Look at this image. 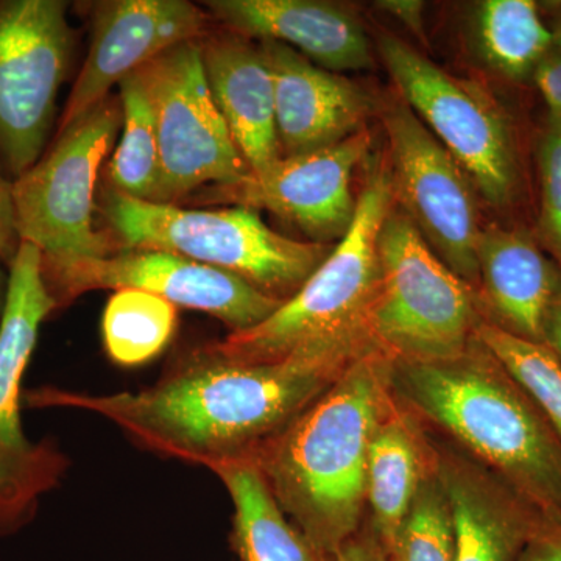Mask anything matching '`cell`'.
Instances as JSON below:
<instances>
[{
  "label": "cell",
  "mask_w": 561,
  "mask_h": 561,
  "mask_svg": "<svg viewBox=\"0 0 561 561\" xmlns=\"http://www.w3.org/2000/svg\"><path fill=\"white\" fill-rule=\"evenodd\" d=\"M371 350L375 346L364 343L309 346L280 360L242 364L203 346L154 386L135 393L44 389L27 398L44 408L95 413L149 451L210 470L251 459L351 362Z\"/></svg>",
  "instance_id": "6da1fadb"
},
{
  "label": "cell",
  "mask_w": 561,
  "mask_h": 561,
  "mask_svg": "<svg viewBox=\"0 0 561 561\" xmlns=\"http://www.w3.org/2000/svg\"><path fill=\"white\" fill-rule=\"evenodd\" d=\"M391 373L382 351L362 354L251 457L287 518L328 560L359 534L370 443L397 400Z\"/></svg>",
  "instance_id": "7a4b0ae2"
},
{
  "label": "cell",
  "mask_w": 561,
  "mask_h": 561,
  "mask_svg": "<svg viewBox=\"0 0 561 561\" xmlns=\"http://www.w3.org/2000/svg\"><path fill=\"white\" fill-rule=\"evenodd\" d=\"M394 397L561 526V438L522 383L479 342L435 362L393 360Z\"/></svg>",
  "instance_id": "3957f363"
},
{
  "label": "cell",
  "mask_w": 561,
  "mask_h": 561,
  "mask_svg": "<svg viewBox=\"0 0 561 561\" xmlns=\"http://www.w3.org/2000/svg\"><path fill=\"white\" fill-rule=\"evenodd\" d=\"M393 202L390 171L376 168L357 197L348 231L300 289L257 327L231 332L205 348L224 359L262 364L309 346L373 345L368 317L381 284L379 232Z\"/></svg>",
  "instance_id": "277c9868"
},
{
  "label": "cell",
  "mask_w": 561,
  "mask_h": 561,
  "mask_svg": "<svg viewBox=\"0 0 561 561\" xmlns=\"http://www.w3.org/2000/svg\"><path fill=\"white\" fill-rule=\"evenodd\" d=\"M101 213L121 249L162 250L241 276L287 300L327 260L332 247L273 231L245 206L187 209L128 197L106 183Z\"/></svg>",
  "instance_id": "5b68a950"
},
{
  "label": "cell",
  "mask_w": 561,
  "mask_h": 561,
  "mask_svg": "<svg viewBox=\"0 0 561 561\" xmlns=\"http://www.w3.org/2000/svg\"><path fill=\"white\" fill-rule=\"evenodd\" d=\"M381 284L368 317L373 345L397 362L459 356L474 341L481 298L391 209L378 241Z\"/></svg>",
  "instance_id": "8992f818"
},
{
  "label": "cell",
  "mask_w": 561,
  "mask_h": 561,
  "mask_svg": "<svg viewBox=\"0 0 561 561\" xmlns=\"http://www.w3.org/2000/svg\"><path fill=\"white\" fill-rule=\"evenodd\" d=\"M122 125L121 99L108 95L66 127L43 157L13 181L22 242L41 251V271L113 254L116 245L95 230L99 169Z\"/></svg>",
  "instance_id": "52a82bcc"
},
{
  "label": "cell",
  "mask_w": 561,
  "mask_h": 561,
  "mask_svg": "<svg viewBox=\"0 0 561 561\" xmlns=\"http://www.w3.org/2000/svg\"><path fill=\"white\" fill-rule=\"evenodd\" d=\"M379 50L405 103L482 197L494 208L513 205L522 190L518 144L511 117L493 95L393 36H383Z\"/></svg>",
  "instance_id": "ba28073f"
},
{
  "label": "cell",
  "mask_w": 561,
  "mask_h": 561,
  "mask_svg": "<svg viewBox=\"0 0 561 561\" xmlns=\"http://www.w3.org/2000/svg\"><path fill=\"white\" fill-rule=\"evenodd\" d=\"M58 306L41 271V251L21 242L10 268L0 319V535L32 522L39 500L61 481L65 457L49 443L28 440L22 427V382L43 321Z\"/></svg>",
  "instance_id": "9c48e42d"
},
{
  "label": "cell",
  "mask_w": 561,
  "mask_h": 561,
  "mask_svg": "<svg viewBox=\"0 0 561 561\" xmlns=\"http://www.w3.org/2000/svg\"><path fill=\"white\" fill-rule=\"evenodd\" d=\"M138 73L157 121L160 181L154 203L179 205L206 184L234 186L250 175L210 92L202 41L162 51Z\"/></svg>",
  "instance_id": "30bf717a"
},
{
  "label": "cell",
  "mask_w": 561,
  "mask_h": 561,
  "mask_svg": "<svg viewBox=\"0 0 561 561\" xmlns=\"http://www.w3.org/2000/svg\"><path fill=\"white\" fill-rule=\"evenodd\" d=\"M72 51L68 2L0 0V168L11 181L46 151Z\"/></svg>",
  "instance_id": "8fae6325"
},
{
  "label": "cell",
  "mask_w": 561,
  "mask_h": 561,
  "mask_svg": "<svg viewBox=\"0 0 561 561\" xmlns=\"http://www.w3.org/2000/svg\"><path fill=\"white\" fill-rule=\"evenodd\" d=\"M43 278L58 309L91 290L139 289L176 308L209 313L231 332L257 327L284 302L234 273L162 250L119 249L99 260L57 265Z\"/></svg>",
  "instance_id": "7c38bea8"
},
{
  "label": "cell",
  "mask_w": 561,
  "mask_h": 561,
  "mask_svg": "<svg viewBox=\"0 0 561 561\" xmlns=\"http://www.w3.org/2000/svg\"><path fill=\"white\" fill-rule=\"evenodd\" d=\"M394 201H400L431 249L465 283L478 284V206L467 173L408 105L383 117Z\"/></svg>",
  "instance_id": "4fadbf2b"
},
{
  "label": "cell",
  "mask_w": 561,
  "mask_h": 561,
  "mask_svg": "<svg viewBox=\"0 0 561 561\" xmlns=\"http://www.w3.org/2000/svg\"><path fill=\"white\" fill-rule=\"evenodd\" d=\"M370 149V133L360 130L327 149L279 158L242 183L210 187L202 197L271 210L319 242L341 239L356 213L353 175Z\"/></svg>",
  "instance_id": "5bb4252c"
},
{
  "label": "cell",
  "mask_w": 561,
  "mask_h": 561,
  "mask_svg": "<svg viewBox=\"0 0 561 561\" xmlns=\"http://www.w3.org/2000/svg\"><path fill=\"white\" fill-rule=\"evenodd\" d=\"M208 11L187 0H105L92 11L90 54L61 114L60 128L108 98L111 88L162 51L210 35Z\"/></svg>",
  "instance_id": "9a60e30c"
},
{
  "label": "cell",
  "mask_w": 561,
  "mask_h": 561,
  "mask_svg": "<svg viewBox=\"0 0 561 561\" xmlns=\"http://www.w3.org/2000/svg\"><path fill=\"white\" fill-rule=\"evenodd\" d=\"M261 49L275 84L276 130L284 158L327 149L362 130L371 102L357 84L284 44L262 41Z\"/></svg>",
  "instance_id": "2e32d148"
},
{
  "label": "cell",
  "mask_w": 561,
  "mask_h": 561,
  "mask_svg": "<svg viewBox=\"0 0 561 561\" xmlns=\"http://www.w3.org/2000/svg\"><path fill=\"white\" fill-rule=\"evenodd\" d=\"M210 18L243 38L290 47L320 68L359 70L371 65L370 43L348 10L317 0H210Z\"/></svg>",
  "instance_id": "e0dca14e"
},
{
  "label": "cell",
  "mask_w": 561,
  "mask_h": 561,
  "mask_svg": "<svg viewBox=\"0 0 561 561\" xmlns=\"http://www.w3.org/2000/svg\"><path fill=\"white\" fill-rule=\"evenodd\" d=\"M479 287L491 323L516 337L548 345V324L561 290V268L537 236L491 227L478 241Z\"/></svg>",
  "instance_id": "ac0fdd59"
},
{
  "label": "cell",
  "mask_w": 561,
  "mask_h": 561,
  "mask_svg": "<svg viewBox=\"0 0 561 561\" xmlns=\"http://www.w3.org/2000/svg\"><path fill=\"white\" fill-rule=\"evenodd\" d=\"M437 456L456 526L454 561L518 560L527 542L549 524L472 457L449 449H437Z\"/></svg>",
  "instance_id": "d6986e66"
},
{
  "label": "cell",
  "mask_w": 561,
  "mask_h": 561,
  "mask_svg": "<svg viewBox=\"0 0 561 561\" xmlns=\"http://www.w3.org/2000/svg\"><path fill=\"white\" fill-rule=\"evenodd\" d=\"M202 50L210 92L239 153L250 173L265 171L283 154L276 130L275 84L264 51L236 33H210L202 39Z\"/></svg>",
  "instance_id": "ffe728a7"
},
{
  "label": "cell",
  "mask_w": 561,
  "mask_h": 561,
  "mask_svg": "<svg viewBox=\"0 0 561 561\" xmlns=\"http://www.w3.org/2000/svg\"><path fill=\"white\" fill-rule=\"evenodd\" d=\"M419 420L394 400L376 427L368 451L371 530L389 556L421 483L437 470V448L426 440Z\"/></svg>",
  "instance_id": "44dd1931"
},
{
  "label": "cell",
  "mask_w": 561,
  "mask_h": 561,
  "mask_svg": "<svg viewBox=\"0 0 561 561\" xmlns=\"http://www.w3.org/2000/svg\"><path fill=\"white\" fill-rule=\"evenodd\" d=\"M234 507V548L242 561H332L287 518L253 459L210 468Z\"/></svg>",
  "instance_id": "7402d4cb"
},
{
  "label": "cell",
  "mask_w": 561,
  "mask_h": 561,
  "mask_svg": "<svg viewBox=\"0 0 561 561\" xmlns=\"http://www.w3.org/2000/svg\"><path fill=\"white\" fill-rule=\"evenodd\" d=\"M476 27L485 61L512 81L531 79L553 49L552 31L531 0H486L479 7Z\"/></svg>",
  "instance_id": "603a6c76"
},
{
  "label": "cell",
  "mask_w": 561,
  "mask_h": 561,
  "mask_svg": "<svg viewBox=\"0 0 561 561\" xmlns=\"http://www.w3.org/2000/svg\"><path fill=\"white\" fill-rule=\"evenodd\" d=\"M122 135L108 165V184L139 201L153 202L160 181V149L153 106L138 70L119 84Z\"/></svg>",
  "instance_id": "cb8c5ba5"
},
{
  "label": "cell",
  "mask_w": 561,
  "mask_h": 561,
  "mask_svg": "<svg viewBox=\"0 0 561 561\" xmlns=\"http://www.w3.org/2000/svg\"><path fill=\"white\" fill-rule=\"evenodd\" d=\"M176 306L139 289H121L106 302L102 334L111 359L122 367L146 364L169 345Z\"/></svg>",
  "instance_id": "d4e9b609"
},
{
  "label": "cell",
  "mask_w": 561,
  "mask_h": 561,
  "mask_svg": "<svg viewBox=\"0 0 561 561\" xmlns=\"http://www.w3.org/2000/svg\"><path fill=\"white\" fill-rule=\"evenodd\" d=\"M476 337L522 383L561 438V362L551 346L524 341L486 319Z\"/></svg>",
  "instance_id": "484cf974"
},
{
  "label": "cell",
  "mask_w": 561,
  "mask_h": 561,
  "mask_svg": "<svg viewBox=\"0 0 561 561\" xmlns=\"http://www.w3.org/2000/svg\"><path fill=\"white\" fill-rule=\"evenodd\" d=\"M394 561H454L456 526L451 502L440 474L431 472L421 483L390 552Z\"/></svg>",
  "instance_id": "4316f807"
},
{
  "label": "cell",
  "mask_w": 561,
  "mask_h": 561,
  "mask_svg": "<svg viewBox=\"0 0 561 561\" xmlns=\"http://www.w3.org/2000/svg\"><path fill=\"white\" fill-rule=\"evenodd\" d=\"M540 216L537 239L561 268V124L546 127L538 147Z\"/></svg>",
  "instance_id": "83f0119b"
},
{
  "label": "cell",
  "mask_w": 561,
  "mask_h": 561,
  "mask_svg": "<svg viewBox=\"0 0 561 561\" xmlns=\"http://www.w3.org/2000/svg\"><path fill=\"white\" fill-rule=\"evenodd\" d=\"M14 214L13 181L0 168V319L9 290L10 268L21 245Z\"/></svg>",
  "instance_id": "f1b7e54d"
},
{
  "label": "cell",
  "mask_w": 561,
  "mask_h": 561,
  "mask_svg": "<svg viewBox=\"0 0 561 561\" xmlns=\"http://www.w3.org/2000/svg\"><path fill=\"white\" fill-rule=\"evenodd\" d=\"M531 79L548 108V124H561V51L556 46L542 58Z\"/></svg>",
  "instance_id": "f546056e"
},
{
  "label": "cell",
  "mask_w": 561,
  "mask_h": 561,
  "mask_svg": "<svg viewBox=\"0 0 561 561\" xmlns=\"http://www.w3.org/2000/svg\"><path fill=\"white\" fill-rule=\"evenodd\" d=\"M516 561H561V526L542 527Z\"/></svg>",
  "instance_id": "4dcf8cb0"
},
{
  "label": "cell",
  "mask_w": 561,
  "mask_h": 561,
  "mask_svg": "<svg viewBox=\"0 0 561 561\" xmlns=\"http://www.w3.org/2000/svg\"><path fill=\"white\" fill-rule=\"evenodd\" d=\"M332 561H390L389 552L383 548L373 530L357 534L346 542Z\"/></svg>",
  "instance_id": "1f68e13d"
},
{
  "label": "cell",
  "mask_w": 561,
  "mask_h": 561,
  "mask_svg": "<svg viewBox=\"0 0 561 561\" xmlns=\"http://www.w3.org/2000/svg\"><path fill=\"white\" fill-rule=\"evenodd\" d=\"M381 5L415 33H423V3L394 0V2H382Z\"/></svg>",
  "instance_id": "d6a6232c"
},
{
  "label": "cell",
  "mask_w": 561,
  "mask_h": 561,
  "mask_svg": "<svg viewBox=\"0 0 561 561\" xmlns=\"http://www.w3.org/2000/svg\"><path fill=\"white\" fill-rule=\"evenodd\" d=\"M548 346H551L561 362V290L556 305H553L551 319H549Z\"/></svg>",
  "instance_id": "836d02e7"
},
{
  "label": "cell",
  "mask_w": 561,
  "mask_h": 561,
  "mask_svg": "<svg viewBox=\"0 0 561 561\" xmlns=\"http://www.w3.org/2000/svg\"><path fill=\"white\" fill-rule=\"evenodd\" d=\"M553 46L561 51V14L557 18L556 27L552 28Z\"/></svg>",
  "instance_id": "e575fe53"
},
{
  "label": "cell",
  "mask_w": 561,
  "mask_h": 561,
  "mask_svg": "<svg viewBox=\"0 0 561 561\" xmlns=\"http://www.w3.org/2000/svg\"><path fill=\"white\" fill-rule=\"evenodd\" d=\"M390 561H394V560H393V559H391V557H390Z\"/></svg>",
  "instance_id": "d590c367"
}]
</instances>
